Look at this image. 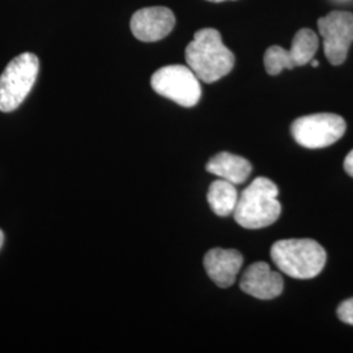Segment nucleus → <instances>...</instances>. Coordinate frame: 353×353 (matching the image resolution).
<instances>
[{"label":"nucleus","mask_w":353,"mask_h":353,"mask_svg":"<svg viewBox=\"0 0 353 353\" xmlns=\"http://www.w3.org/2000/svg\"><path fill=\"white\" fill-rule=\"evenodd\" d=\"M186 62L204 83H214L234 67V55L223 43L221 34L211 28L201 29L186 48Z\"/></svg>","instance_id":"1"},{"label":"nucleus","mask_w":353,"mask_h":353,"mask_svg":"<svg viewBox=\"0 0 353 353\" xmlns=\"http://www.w3.org/2000/svg\"><path fill=\"white\" fill-rule=\"evenodd\" d=\"M278 186L265 176H258L243 190L233 212L237 224L245 229L272 225L281 214Z\"/></svg>","instance_id":"2"},{"label":"nucleus","mask_w":353,"mask_h":353,"mask_svg":"<svg viewBox=\"0 0 353 353\" xmlns=\"http://www.w3.org/2000/svg\"><path fill=\"white\" fill-rule=\"evenodd\" d=\"M271 259L284 275L294 279H313L322 272L327 254L316 241L290 239L272 245Z\"/></svg>","instance_id":"3"},{"label":"nucleus","mask_w":353,"mask_h":353,"mask_svg":"<svg viewBox=\"0 0 353 353\" xmlns=\"http://www.w3.org/2000/svg\"><path fill=\"white\" fill-rule=\"evenodd\" d=\"M39 71L37 55L24 52L16 57L0 76V112L16 110L30 93Z\"/></svg>","instance_id":"4"},{"label":"nucleus","mask_w":353,"mask_h":353,"mask_svg":"<svg viewBox=\"0 0 353 353\" xmlns=\"http://www.w3.org/2000/svg\"><path fill=\"white\" fill-rule=\"evenodd\" d=\"M151 85L156 93L183 108L195 106L202 97L199 77L189 65H165L152 75Z\"/></svg>","instance_id":"5"},{"label":"nucleus","mask_w":353,"mask_h":353,"mask_svg":"<svg viewBox=\"0 0 353 353\" xmlns=\"http://www.w3.org/2000/svg\"><path fill=\"white\" fill-rule=\"evenodd\" d=\"M347 123L338 114L318 113L305 115L292 123V137L307 150L332 145L344 135Z\"/></svg>","instance_id":"6"},{"label":"nucleus","mask_w":353,"mask_h":353,"mask_svg":"<svg viewBox=\"0 0 353 353\" xmlns=\"http://www.w3.org/2000/svg\"><path fill=\"white\" fill-rule=\"evenodd\" d=\"M319 48V39L312 29H301L296 33L290 50L280 46L268 48L265 54L267 74L279 75L283 70H292L310 63Z\"/></svg>","instance_id":"7"},{"label":"nucleus","mask_w":353,"mask_h":353,"mask_svg":"<svg viewBox=\"0 0 353 353\" xmlns=\"http://www.w3.org/2000/svg\"><path fill=\"white\" fill-rule=\"evenodd\" d=\"M318 29L323 37V48L328 62L332 65L344 63L353 43L352 13L332 11L318 20Z\"/></svg>","instance_id":"8"},{"label":"nucleus","mask_w":353,"mask_h":353,"mask_svg":"<svg viewBox=\"0 0 353 353\" xmlns=\"http://www.w3.org/2000/svg\"><path fill=\"white\" fill-rule=\"evenodd\" d=\"M176 26L174 13L165 7L143 8L131 17V32L143 42H156L166 37Z\"/></svg>","instance_id":"9"},{"label":"nucleus","mask_w":353,"mask_h":353,"mask_svg":"<svg viewBox=\"0 0 353 353\" xmlns=\"http://www.w3.org/2000/svg\"><path fill=\"white\" fill-rule=\"evenodd\" d=\"M242 292L259 300L276 299L284 290L283 276L272 271L265 262H256L249 265L240 281Z\"/></svg>","instance_id":"10"},{"label":"nucleus","mask_w":353,"mask_h":353,"mask_svg":"<svg viewBox=\"0 0 353 353\" xmlns=\"http://www.w3.org/2000/svg\"><path fill=\"white\" fill-rule=\"evenodd\" d=\"M242 263V254L234 249L216 248L204 256L205 272L220 288H229L236 283Z\"/></svg>","instance_id":"11"},{"label":"nucleus","mask_w":353,"mask_h":353,"mask_svg":"<svg viewBox=\"0 0 353 353\" xmlns=\"http://www.w3.org/2000/svg\"><path fill=\"white\" fill-rule=\"evenodd\" d=\"M205 170L233 185H241L252 174V166L241 156L229 152H220L207 163Z\"/></svg>","instance_id":"12"},{"label":"nucleus","mask_w":353,"mask_h":353,"mask_svg":"<svg viewBox=\"0 0 353 353\" xmlns=\"http://www.w3.org/2000/svg\"><path fill=\"white\" fill-rule=\"evenodd\" d=\"M239 196L236 185L220 178L211 183L207 201L217 216H229L234 212Z\"/></svg>","instance_id":"13"},{"label":"nucleus","mask_w":353,"mask_h":353,"mask_svg":"<svg viewBox=\"0 0 353 353\" xmlns=\"http://www.w3.org/2000/svg\"><path fill=\"white\" fill-rule=\"evenodd\" d=\"M338 316L341 319V322L347 323V325H351L353 326V297L352 299H348L345 301L338 306Z\"/></svg>","instance_id":"14"},{"label":"nucleus","mask_w":353,"mask_h":353,"mask_svg":"<svg viewBox=\"0 0 353 353\" xmlns=\"http://www.w3.org/2000/svg\"><path fill=\"white\" fill-rule=\"evenodd\" d=\"M344 170L347 172L348 176H353V150L347 154L344 160Z\"/></svg>","instance_id":"15"},{"label":"nucleus","mask_w":353,"mask_h":353,"mask_svg":"<svg viewBox=\"0 0 353 353\" xmlns=\"http://www.w3.org/2000/svg\"><path fill=\"white\" fill-rule=\"evenodd\" d=\"M3 243H4V233H3V230L0 229V249H1Z\"/></svg>","instance_id":"16"},{"label":"nucleus","mask_w":353,"mask_h":353,"mask_svg":"<svg viewBox=\"0 0 353 353\" xmlns=\"http://www.w3.org/2000/svg\"><path fill=\"white\" fill-rule=\"evenodd\" d=\"M310 63H312V65H313V67H318V65H319V62H318V61H312Z\"/></svg>","instance_id":"17"},{"label":"nucleus","mask_w":353,"mask_h":353,"mask_svg":"<svg viewBox=\"0 0 353 353\" xmlns=\"http://www.w3.org/2000/svg\"><path fill=\"white\" fill-rule=\"evenodd\" d=\"M208 1H214V3H220V1H225V0H208Z\"/></svg>","instance_id":"18"}]
</instances>
